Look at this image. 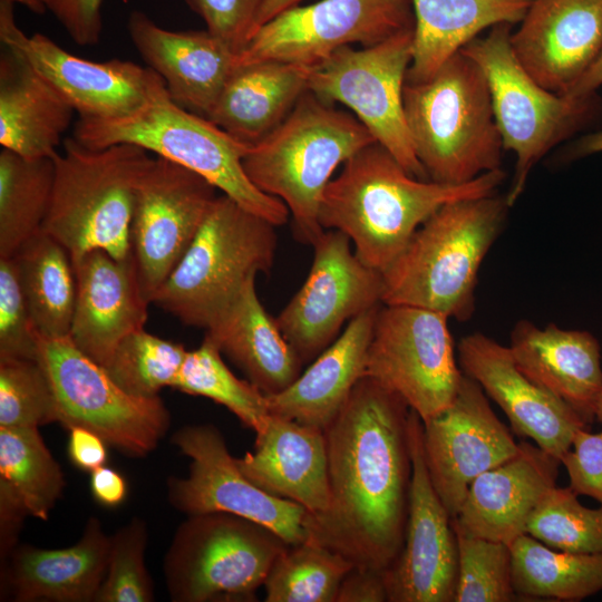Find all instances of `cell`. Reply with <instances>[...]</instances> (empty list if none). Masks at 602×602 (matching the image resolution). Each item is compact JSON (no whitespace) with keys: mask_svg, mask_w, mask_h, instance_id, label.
Masks as SVG:
<instances>
[{"mask_svg":"<svg viewBox=\"0 0 602 602\" xmlns=\"http://www.w3.org/2000/svg\"><path fill=\"white\" fill-rule=\"evenodd\" d=\"M415 29L406 80L429 78L448 58L498 23H520L531 0H411Z\"/></svg>","mask_w":602,"mask_h":602,"instance_id":"33","label":"cell"},{"mask_svg":"<svg viewBox=\"0 0 602 602\" xmlns=\"http://www.w3.org/2000/svg\"><path fill=\"white\" fill-rule=\"evenodd\" d=\"M289 544L270 528L229 513L190 515L164 557L172 601H253Z\"/></svg>","mask_w":602,"mask_h":602,"instance_id":"10","label":"cell"},{"mask_svg":"<svg viewBox=\"0 0 602 602\" xmlns=\"http://www.w3.org/2000/svg\"><path fill=\"white\" fill-rule=\"evenodd\" d=\"M410 408L396 392L365 376L324 429L331 499L308 515V540L355 566L386 572L405 540L411 457Z\"/></svg>","mask_w":602,"mask_h":602,"instance_id":"1","label":"cell"},{"mask_svg":"<svg viewBox=\"0 0 602 602\" xmlns=\"http://www.w3.org/2000/svg\"><path fill=\"white\" fill-rule=\"evenodd\" d=\"M273 223L221 194L152 303L187 326L207 329L259 272H270L276 251Z\"/></svg>","mask_w":602,"mask_h":602,"instance_id":"8","label":"cell"},{"mask_svg":"<svg viewBox=\"0 0 602 602\" xmlns=\"http://www.w3.org/2000/svg\"><path fill=\"white\" fill-rule=\"evenodd\" d=\"M457 350L463 372L501 407L513 430L561 462L575 434L588 424L569 405L526 377L508 346L475 332L463 337Z\"/></svg>","mask_w":602,"mask_h":602,"instance_id":"21","label":"cell"},{"mask_svg":"<svg viewBox=\"0 0 602 602\" xmlns=\"http://www.w3.org/2000/svg\"><path fill=\"white\" fill-rule=\"evenodd\" d=\"M570 488L576 495H586L602 505V431L592 434L580 429L571 448L562 456Z\"/></svg>","mask_w":602,"mask_h":602,"instance_id":"47","label":"cell"},{"mask_svg":"<svg viewBox=\"0 0 602 602\" xmlns=\"http://www.w3.org/2000/svg\"><path fill=\"white\" fill-rule=\"evenodd\" d=\"M310 68L276 60L239 65L207 118L253 145L274 130L308 90Z\"/></svg>","mask_w":602,"mask_h":602,"instance_id":"32","label":"cell"},{"mask_svg":"<svg viewBox=\"0 0 602 602\" xmlns=\"http://www.w3.org/2000/svg\"><path fill=\"white\" fill-rule=\"evenodd\" d=\"M188 350L144 329L126 336L103 366L126 392L136 397H156L174 386Z\"/></svg>","mask_w":602,"mask_h":602,"instance_id":"40","label":"cell"},{"mask_svg":"<svg viewBox=\"0 0 602 602\" xmlns=\"http://www.w3.org/2000/svg\"><path fill=\"white\" fill-rule=\"evenodd\" d=\"M74 268L77 289L69 338L104 366L126 336L144 329L151 302L133 258L118 260L94 250L75 261Z\"/></svg>","mask_w":602,"mask_h":602,"instance_id":"24","label":"cell"},{"mask_svg":"<svg viewBox=\"0 0 602 602\" xmlns=\"http://www.w3.org/2000/svg\"><path fill=\"white\" fill-rule=\"evenodd\" d=\"M68 430V455L75 466L91 473L105 465L107 443L99 435L84 427H72Z\"/></svg>","mask_w":602,"mask_h":602,"instance_id":"50","label":"cell"},{"mask_svg":"<svg viewBox=\"0 0 602 602\" xmlns=\"http://www.w3.org/2000/svg\"><path fill=\"white\" fill-rule=\"evenodd\" d=\"M376 139L352 114L307 90L288 117L250 146L243 168L261 192L281 200L298 240L313 244L323 192L337 167Z\"/></svg>","mask_w":602,"mask_h":602,"instance_id":"5","label":"cell"},{"mask_svg":"<svg viewBox=\"0 0 602 602\" xmlns=\"http://www.w3.org/2000/svg\"><path fill=\"white\" fill-rule=\"evenodd\" d=\"M509 550L513 586L526 601H580L602 591V554L556 552L528 534Z\"/></svg>","mask_w":602,"mask_h":602,"instance_id":"35","label":"cell"},{"mask_svg":"<svg viewBox=\"0 0 602 602\" xmlns=\"http://www.w3.org/2000/svg\"><path fill=\"white\" fill-rule=\"evenodd\" d=\"M264 0H185L205 22L206 29L236 55L246 48L258 30Z\"/></svg>","mask_w":602,"mask_h":602,"instance_id":"46","label":"cell"},{"mask_svg":"<svg viewBox=\"0 0 602 602\" xmlns=\"http://www.w3.org/2000/svg\"><path fill=\"white\" fill-rule=\"evenodd\" d=\"M388 592L383 572L353 566L343 577L336 602H385Z\"/></svg>","mask_w":602,"mask_h":602,"instance_id":"49","label":"cell"},{"mask_svg":"<svg viewBox=\"0 0 602 602\" xmlns=\"http://www.w3.org/2000/svg\"><path fill=\"white\" fill-rule=\"evenodd\" d=\"M561 462L537 445L520 443L518 453L477 476L466 493L454 528L509 545L526 534L527 521L555 486Z\"/></svg>","mask_w":602,"mask_h":602,"instance_id":"25","label":"cell"},{"mask_svg":"<svg viewBox=\"0 0 602 602\" xmlns=\"http://www.w3.org/2000/svg\"><path fill=\"white\" fill-rule=\"evenodd\" d=\"M49 11L72 41L79 46L96 45L103 32L104 0H43Z\"/></svg>","mask_w":602,"mask_h":602,"instance_id":"48","label":"cell"},{"mask_svg":"<svg viewBox=\"0 0 602 602\" xmlns=\"http://www.w3.org/2000/svg\"><path fill=\"white\" fill-rule=\"evenodd\" d=\"M380 305L351 319L344 331L283 391L266 396L270 414L324 430L365 377Z\"/></svg>","mask_w":602,"mask_h":602,"instance_id":"28","label":"cell"},{"mask_svg":"<svg viewBox=\"0 0 602 602\" xmlns=\"http://www.w3.org/2000/svg\"><path fill=\"white\" fill-rule=\"evenodd\" d=\"M404 110L430 181L463 184L501 169L503 140L486 76L462 50L429 78L405 81Z\"/></svg>","mask_w":602,"mask_h":602,"instance_id":"4","label":"cell"},{"mask_svg":"<svg viewBox=\"0 0 602 602\" xmlns=\"http://www.w3.org/2000/svg\"><path fill=\"white\" fill-rule=\"evenodd\" d=\"M57 421L48 376L38 359L0 358V427Z\"/></svg>","mask_w":602,"mask_h":602,"instance_id":"43","label":"cell"},{"mask_svg":"<svg viewBox=\"0 0 602 602\" xmlns=\"http://www.w3.org/2000/svg\"><path fill=\"white\" fill-rule=\"evenodd\" d=\"M76 110L21 56L0 58V144L29 159L55 158Z\"/></svg>","mask_w":602,"mask_h":602,"instance_id":"30","label":"cell"},{"mask_svg":"<svg viewBox=\"0 0 602 602\" xmlns=\"http://www.w3.org/2000/svg\"><path fill=\"white\" fill-rule=\"evenodd\" d=\"M173 388L224 406L254 433L270 415L266 396L249 380L237 378L206 337L198 348L187 351Z\"/></svg>","mask_w":602,"mask_h":602,"instance_id":"39","label":"cell"},{"mask_svg":"<svg viewBox=\"0 0 602 602\" xmlns=\"http://www.w3.org/2000/svg\"><path fill=\"white\" fill-rule=\"evenodd\" d=\"M242 473L265 492L303 506L311 516L330 505L324 430L270 414L255 448L236 458Z\"/></svg>","mask_w":602,"mask_h":602,"instance_id":"26","label":"cell"},{"mask_svg":"<svg viewBox=\"0 0 602 602\" xmlns=\"http://www.w3.org/2000/svg\"><path fill=\"white\" fill-rule=\"evenodd\" d=\"M26 515H29L19 498L0 483L1 559L7 561L16 547V538Z\"/></svg>","mask_w":602,"mask_h":602,"instance_id":"51","label":"cell"},{"mask_svg":"<svg viewBox=\"0 0 602 602\" xmlns=\"http://www.w3.org/2000/svg\"><path fill=\"white\" fill-rule=\"evenodd\" d=\"M512 27L498 23L462 49L484 71L503 147L516 156L512 186L505 196L509 207L523 193L537 162L588 125L600 109L596 94L573 98L537 84L513 51Z\"/></svg>","mask_w":602,"mask_h":602,"instance_id":"9","label":"cell"},{"mask_svg":"<svg viewBox=\"0 0 602 602\" xmlns=\"http://www.w3.org/2000/svg\"><path fill=\"white\" fill-rule=\"evenodd\" d=\"M508 208L506 197L495 194L438 208L382 273V304L414 305L468 320L480 264Z\"/></svg>","mask_w":602,"mask_h":602,"instance_id":"3","label":"cell"},{"mask_svg":"<svg viewBox=\"0 0 602 602\" xmlns=\"http://www.w3.org/2000/svg\"><path fill=\"white\" fill-rule=\"evenodd\" d=\"M127 30L144 61L183 108L208 117L237 67L239 55L205 30H168L132 11Z\"/></svg>","mask_w":602,"mask_h":602,"instance_id":"23","label":"cell"},{"mask_svg":"<svg viewBox=\"0 0 602 602\" xmlns=\"http://www.w3.org/2000/svg\"><path fill=\"white\" fill-rule=\"evenodd\" d=\"M310 272L274 318L303 363L314 360L337 338L347 320L382 304V273L363 264L340 231L324 230L312 244Z\"/></svg>","mask_w":602,"mask_h":602,"instance_id":"16","label":"cell"},{"mask_svg":"<svg viewBox=\"0 0 602 602\" xmlns=\"http://www.w3.org/2000/svg\"><path fill=\"white\" fill-rule=\"evenodd\" d=\"M508 348L526 377L569 405L585 424L593 421L602 368L600 343L591 332L554 323L540 328L521 320Z\"/></svg>","mask_w":602,"mask_h":602,"instance_id":"27","label":"cell"},{"mask_svg":"<svg viewBox=\"0 0 602 602\" xmlns=\"http://www.w3.org/2000/svg\"><path fill=\"white\" fill-rule=\"evenodd\" d=\"M172 441L191 460L186 477H172L167 483L168 498L176 509L188 515L229 513L270 528L289 545L308 541L309 512L251 482L230 454L219 428L185 426Z\"/></svg>","mask_w":602,"mask_h":602,"instance_id":"14","label":"cell"},{"mask_svg":"<svg viewBox=\"0 0 602 602\" xmlns=\"http://www.w3.org/2000/svg\"><path fill=\"white\" fill-rule=\"evenodd\" d=\"M505 176L501 168L463 184L419 179L375 142L347 159L339 175L329 182L318 221L323 230L346 234L359 260L383 273L438 208L459 200L493 195Z\"/></svg>","mask_w":602,"mask_h":602,"instance_id":"2","label":"cell"},{"mask_svg":"<svg viewBox=\"0 0 602 602\" xmlns=\"http://www.w3.org/2000/svg\"><path fill=\"white\" fill-rule=\"evenodd\" d=\"M13 3L0 1V40L43 76L75 108L80 119L127 116L165 86L149 67L75 56L42 33L27 36L16 23Z\"/></svg>","mask_w":602,"mask_h":602,"instance_id":"18","label":"cell"},{"mask_svg":"<svg viewBox=\"0 0 602 602\" xmlns=\"http://www.w3.org/2000/svg\"><path fill=\"white\" fill-rule=\"evenodd\" d=\"M595 418L602 424V391L598 399L596 409H595Z\"/></svg>","mask_w":602,"mask_h":602,"instance_id":"57","label":"cell"},{"mask_svg":"<svg viewBox=\"0 0 602 602\" xmlns=\"http://www.w3.org/2000/svg\"><path fill=\"white\" fill-rule=\"evenodd\" d=\"M355 565L343 555L308 540L289 545L264 581L266 602H336L339 586Z\"/></svg>","mask_w":602,"mask_h":602,"instance_id":"38","label":"cell"},{"mask_svg":"<svg viewBox=\"0 0 602 602\" xmlns=\"http://www.w3.org/2000/svg\"><path fill=\"white\" fill-rule=\"evenodd\" d=\"M0 483L29 515L47 521L65 479L37 427H0Z\"/></svg>","mask_w":602,"mask_h":602,"instance_id":"37","label":"cell"},{"mask_svg":"<svg viewBox=\"0 0 602 602\" xmlns=\"http://www.w3.org/2000/svg\"><path fill=\"white\" fill-rule=\"evenodd\" d=\"M40 338L17 262L14 258H0V358L38 359Z\"/></svg>","mask_w":602,"mask_h":602,"instance_id":"45","label":"cell"},{"mask_svg":"<svg viewBox=\"0 0 602 602\" xmlns=\"http://www.w3.org/2000/svg\"><path fill=\"white\" fill-rule=\"evenodd\" d=\"M38 360L52 388L57 421L67 429H90L136 457L153 452L166 434L171 419L162 399L126 392L69 336L40 338Z\"/></svg>","mask_w":602,"mask_h":602,"instance_id":"11","label":"cell"},{"mask_svg":"<svg viewBox=\"0 0 602 602\" xmlns=\"http://www.w3.org/2000/svg\"><path fill=\"white\" fill-rule=\"evenodd\" d=\"M153 159L130 144L89 148L74 137L65 139L54 158V192L42 231L68 251L72 263L94 250L132 259L136 190Z\"/></svg>","mask_w":602,"mask_h":602,"instance_id":"7","label":"cell"},{"mask_svg":"<svg viewBox=\"0 0 602 602\" xmlns=\"http://www.w3.org/2000/svg\"><path fill=\"white\" fill-rule=\"evenodd\" d=\"M55 184L54 158L0 153V258H12L42 231Z\"/></svg>","mask_w":602,"mask_h":602,"instance_id":"36","label":"cell"},{"mask_svg":"<svg viewBox=\"0 0 602 602\" xmlns=\"http://www.w3.org/2000/svg\"><path fill=\"white\" fill-rule=\"evenodd\" d=\"M301 1L302 0H264L258 18V29L283 11L298 6Z\"/></svg>","mask_w":602,"mask_h":602,"instance_id":"55","label":"cell"},{"mask_svg":"<svg viewBox=\"0 0 602 602\" xmlns=\"http://www.w3.org/2000/svg\"><path fill=\"white\" fill-rule=\"evenodd\" d=\"M602 86V50L592 66L564 93L573 98L594 95Z\"/></svg>","mask_w":602,"mask_h":602,"instance_id":"53","label":"cell"},{"mask_svg":"<svg viewBox=\"0 0 602 602\" xmlns=\"http://www.w3.org/2000/svg\"><path fill=\"white\" fill-rule=\"evenodd\" d=\"M423 448L431 484L453 518L473 480L515 456L520 444L464 373L453 401L423 421Z\"/></svg>","mask_w":602,"mask_h":602,"instance_id":"20","label":"cell"},{"mask_svg":"<svg viewBox=\"0 0 602 602\" xmlns=\"http://www.w3.org/2000/svg\"><path fill=\"white\" fill-rule=\"evenodd\" d=\"M205 337L265 396L283 391L302 372L303 362L262 305L255 279L206 329Z\"/></svg>","mask_w":602,"mask_h":602,"instance_id":"31","label":"cell"},{"mask_svg":"<svg viewBox=\"0 0 602 602\" xmlns=\"http://www.w3.org/2000/svg\"><path fill=\"white\" fill-rule=\"evenodd\" d=\"M448 317L405 304H381L367 355L365 376L399 395L426 421L458 391V367Z\"/></svg>","mask_w":602,"mask_h":602,"instance_id":"13","label":"cell"},{"mask_svg":"<svg viewBox=\"0 0 602 602\" xmlns=\"http://www.w3.org/2000/svg\"><path fill=\"white\" fill-rule=\"evenodd\" d=\"M414 29L362 49L336 50L311 66L308 90L328 104L347 106L410 175L429 179L416 156L404 110Z\"/></svg>","mask_w":602,"mask_h":602,"instance_id":"12","label":"cell"},{"mask_svg":"<svg viewBox=\"0 0 602 602\" xmlns=\"http://www.w3.org/2000/svg\"><path fill=\"white\" fill-rule=\"evenodd\" d=\"M408 441L411 479L402 548L383 573L390 602H454L458 575L457 540L452 517L426 466L423 421L410 409Z\"/></svg>","mask_w":602,"mask_h":602,"instance_id":"19","label":"cell"},{"mask_svg":"<svg viewBox=\"0 0 602 602\" xmlns=\"http://www.w3.org/2000/svg\"><path fill=\"white\" fill-rule=\"evenodd\" d=\"M526 534L560 551L602 554V507L582 505L570 487H552L531 514Z\"/></svg>","mask_w":602,"mask_h":602,"instance_id":"41","label":"cell"},{"mask_svg":"<svg viewBox=\"0 0 602 602\" xmlns=\"http://www.w3.org/2000/svg\"><path fill=\"white\" fill-rule=\"evenodd\" d=\"M511 43L537 84L564 94L602 50V0H531Z\"/></svg>","mask_w":602,"mask_h":602,"instance_id":"22","label":"cell"},{"mask_svg":"<svg viewBox=\"0 0 602 602\" xmlns=\"http://www.w3.org/2000/svg\"><path fill=\"white\" fill-rule=\"evenodd\" d=\"M454 528V527H453ZM458 575L454 602L520 601L512 582L509 545L454 528Z\"/></svg>","mask_w":602,"mask_h":602,"instance_id":"42","label":"cell"},{"mask_svg":"<svg viewBox=\"0 0 602 602\" xmlns=\"http://www.w3.org/2000/svg\"><path fill=\"white\" fill-rule=\"evenodd\" d=\"M602 152V129L575 140L567 154L569 159H577Z\"/></svg>","mask_w":602,"mask_h":602,"instance_id":"54","label":"cell"},{"mask_svg":"<svg viewBox=\"0 0 602 602\" xmlns=\"http://www.w3.org/2000/svg\"><path fill=\"white\" fill-rule=\"evenodd\" d=\"M147 537V526L137 517L110 536L107 571L95 602L154 601L144 562Z\"/></svg>","mask_w":602,"mask_h":602,"instance_id":"44","label":"cell"},{"mask_svg":"<svg viewBox=\"0 0 602 602\" xmlns=\"http://www.w3.org/2000/svg\"><path fill=\"white\" fill-rule=\"evenodd\" d=\"M415 28L411 0H321L295 6L261 26L237 66L276 60L314 66L336 50L370 47Z\"/></svg>","mask_w":602,"mask_h":602,"instance_id":"15","label":"cell"},{"mask_svg":"<svg viewBox=\"0 0 602 602\" xmlns=\"http://www.w3.org/2000/svg\"><path fill=\"white\" fill-rule=\"evenodd\" d=\"M109 550L110 536L96 517H90L80 540L71 546H16L6 564V580L16 601L95 602Z\"/></svg>","mask_w":602,"mask_h":602,"instance_id":"29","label":"cell"},{"mask_svg":"<svg viewBox=\"0 0 602 602\" xmlns=\"http://www.w3.org/2000/svg\"><path fill=\"white\" fill-rule=\"evenodd\" d=\"M74 138L89 148L118 144L142 147L197 173L222 194L276 226L289 220L284 203L261 192L246 176L243 158L251 145L176 104L166 86L127 116L107 120L78 118Z\"/></svg>","mask_w":602,"mask_h":602,"instance_id":"6","label":"cell"},{"mask_svg":"<svg viewBox=\"0 0 602 602\" xmlns=\"http://www.w3.org/2000/svg\"><path fill=\"white\" fill-rule=\"evenodd\" d=\"M28 308L41 338H65L70 333L76 274L68 251L40 231L12 256Z\"/></svg>","mask_w":602,"mask_h":602,"instance_id":"34","label":"cell"},{"mask_svg":"<svg viewBox=\"0 0 602 602\" xmlns=\"http://www.w3.org/2000/svg\"><path fill=\"white\" fill-rule=\"evenodd\" d=\"M216 190L197 173L162 157H154L143 174L130 246L140 288L151 303L193 242Z\"/></svg>","mask_w":602,"mask_h":602,"instance_id":"17","label":"cell"},{"mask_svg":"<svg viewBox=\"0 0 602 602\" xmlns=\"http://www.w3.org/2000/svg\"><path fill=\"white\" fill-rule=\"evenodd\" d=\"M11 3H20L37 14H43L47 11L43 0H0Z\"/></svg>","mask_w":602,"mask_h":602,"instance_id":"56","label":"cell"},{"mask_svg":"<svg viewBox=\"0 0 602 602\" xmlns=\"http://www.w3.org/2000/svg\"><path fill=\"white\" fill-rule=\"evenodd\" d=\"M90 491L98 503L115 507L124 501L127 485L118 472L104 465L90 473Z\"/></svg>","mask_w":602,"mask_h":602,"instance_id":"52","label":"cell"}]
</instances>
